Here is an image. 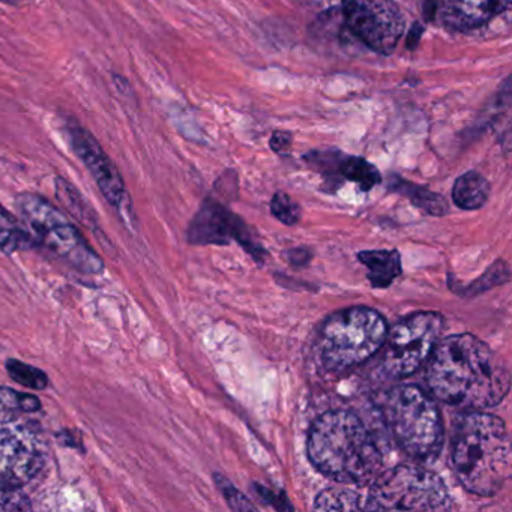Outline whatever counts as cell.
I'll return each mask as SVG.
<instances>
[{"instance_id":"25","label":"cell","mask_w":512,"mask_h":512,"mask_svg":"<svg viewBox=\"0 0 512 512\" xmlns=\"http://www.w3.org/2000/svg\"><path fill=\"white\" fill-rule=\"evenodd\" d=\"M290 146H292V136L284 131H275L271 137V148L274 149L277 154H286L289 152Z\"/></svg>"},{"instance_id":"18","label":"cell","mask_w":512,"mask_h":512,"mask_svg":"<svg viewBox=\"0 0 512 512\" xmlns=\"http://www.w3.org/2000/svg\"><path fill=\"white\" fill-rule=\"evenodd\" d=\"M314 508L320 511H356L364 509V500L356 491L329 488L317 496Z\"/></svg>"},{"instance_id":"10","label":"cell","mask_w":512,"mask_h":512,"mask_svg":"<svg viewBox=\"0 0 512 512\" xmlns=\"http://www.w3.org/2000/svg\"><path fill=\"white\" fill-rule=\"evenodd\" d=\"M344 19L374 52L391 55L403 37L404 19L392 0H343Z\"/></svg>"},{"instance_id":"15","label":"cell","mask_w":512,"mask_h":512,"mask_svg":"<svg viewBox=\"0 0 512 512\" xmlns=\"http://www.w3.org/2000/svg\"><path fill=\"white\" fill-rule=\"evenodd\" d=\"M490 196V184L484 176L476 172H467L455 181L452 188V200L464 211H476L487 203Z\"/></svg>"},{"instance_id":"5","label":"cell","mask_w":512,"mask_h":512,"mask_svg":"<svg viewBox=\"0 0 512 512\" xmlns=\"http://www.w3.org/2000/svg\"><path fill=\"white\" fill-rule=\"evenodd\" d=\"M382 415L397 445L412 458L430 461L443 445V422L430 395L415 385L392 388L383 398Z\"/></svg>"},{"instance_id":"6","label":"cell","mask_w":512,"mask_h":512,"mask_svg":"<svg viewBox=\"0 0 512 512\" xmlns=\"http://www.w3.org/2000/svg\"><path fill=\"white\" fill-rule=\"evenodd\" d=\"M451 508L445 482L421 466L400 464L377 476L364 500L367 511H443Z\"/></svg>"},{"instance_id":"9","label":"cell","mask_w":512,"mask_h":512,"mask_svg":"<svg viewBox=\"0 0 512 512\" xmlns=\"http://www.w3.org/2000/svg\"><path fill=\"white\" fill-rule=\"evenodd\" d=\"M442 331L443 317L431 311L412 314L398 322L383 343L380 374L389 379L412 376L427 364Z\"/></svg>"},{"instance_id":"23","label":"cell","mask_w":512,"mask_h":512,"mask_svg":"<svg viewBox=\"0 0 512 512\" xmlns=\"http://www.w3.org/2000/svg\"><path fill=\"white\" fill-rule=\"evenodd\" d=\"M215 479H217L218 487L223 491L227 503H229L233 511H257L256 506H254L229 479L221 475H215Z\"/></svg>"},{"instance_id":"20","label":"cell","mask_w":512,"mask_h":512,"mask_svg":"<svg viewBox=\"0 0 512 512\" xmlns=\"http://www.w3.org/2000/svg\"><path fill=\"white\" fill-rule=\"evenodd\" d=\"M403 193L412 200L413 205L418 206L422 211L430 215H443L448 212V203L445 202L439 194L431 193L421 187H413V185L404 182Z\"/></svg>"},{"instance_id":"22","label":"cell","mask_w":512,"mask_h":512,"mask_svg":"<svg viewBox=\"0 0 512 512\" xmlns=\"http://www.w3.org/2000/svg\"><path fill=\"white\" fill-rule=\"evenodd\" d=\"M271 211L277 220L286 226H293L301 218V209L298 203L293 202L292 197L286 193H277L271 202Z\"/></svg>"},{"instance_id":"13","label":"cell","mask_w":512,"mask_h":512,"mask_svg":"<svg viewBox=\"0 0 512 512\" xmlns=\"http://www.w3.org/2000/svg\"><path fill=\"white\" fill-rule=\"evenodd\" d=\"M509 0H437L440 17L454 29H475L499 16Z\"/></svg>"},{"instance_id":"17","label":"cell","mask_w":512,"mask_h":512,"mask_svg":"<svg viewBox=\"0 0 512 512\" xmlns=\"http://www.w3.org/2000/svg\"><path fill=\"white\" fill-rule=\"evenodd\" d=\"M32 239L19 221L0 206V250L16 251L31 247Z\"/></svg>"},{"instance_id":"2","label":"cell","mask_w":512,"mask_h":512,"mask_svg":"<svg viewBox=\"0 0 512 512\" xmlns=\"http://www.w3.org/2000/svg\"><path fill=\"white\" fill-rule=\"evenodd\" d=\"M307 451L317 470L341 484L367 482L383 464L379 437L349 410L317 418L308 434Z\"/></svg>"},{"instance_id":"12","label":"cell","mask_w":512,"mask_h":512,"mask_svg":"<svg viewBox=\"0 0 512 512\" xmlns=\"http://www.w3.org/2000/svg\"><path fill=\"white\" fill-rule=\"evenodd\" d=\"M188 241L197 245H227L238 241L257 260H262L265 253L260 245L254 244L244 221L214 200H206L197 212L188 230Z\"/></svg>"},{"instance_id":"19","label":"cell","mask_w":512,"mask_h":512,"mask_svg":"<svg viewBox=\"0 0 512 512\" xmlns=\"http://www.w3.org/2000/svg\"><path fill=\"white\" fill-rule=\"evenodd\" d=\"M7 371L17 383L26 386V388L35 389V391L46 389L49 385V379H47V374L43 370L25 364V362L17 361V359H10L7 362Z\"/></svg>"},{"instance_id":"4","label":"cell","mask_w":512,"mask_h":512,"mask_svg":"<svg viewBox=\"0 0 512 512\" xmlns=\"http://www.w3.org/2000/svg\"><path fill=\"white\" fill-rule=\"evenodd\" d=\"M388 325L373 308L353 307L332 314L320 329L316 355L328 371L364 364L382 349Z\"/></svg>"},{"instance_id":"7","label":"cell","mask_w":512,"mask_h":512,"mask_svg":"<svg viewBox=\"0 0 512 512\" xmlns=\"http://www.w3.org/2000/svg\"><path fill=\"white\" fill-rule=\"evenodd\" d=\"M16 203L29 229L44 247L85 274L98 275L104 271L101 257L49 200L38 194L23 193L17 196Z\"/></svg>"},{"instance_id":"11","label":"cell","mask_w":512,"mask_h":512,"mask_svg":"<svg viewBox=\"0 0 512 512\" xmlns=\"http://www.w3.org/2000/svg\"><path fill=\"white\" fill-rule=\"evenodd\" d=\"M64 128L71 149L82 160L89 173L94 176L95 182H97L98 188L106 197L107 202L116 211L127 215L130 200H128L124 179H122L118 167L104 152L103 146L95 139L94 134L88 128L80 125L76 119L65 122Z\"/></svg>"},{"instance_id":"14","label":"cell","mask_w":512,"mask_h":512,"mask_svg":"<svg viewBox=\"0 0 512 512\" xmlns=\"http://www.w3.org/2000/svg\"><path fill=\"white\" fill-rule=\"evenodd\" d=\"M358 257L359 262L367 266V277L374 289H386L403 272L400 253L397 250L361 251Z\"/></svg>"},{"instance_id":"24","label":"cell","mask_w":512,"mask_h":512,"mask_svg":"<svg viewBox=\"0 0 512 512\" xmlns=\"http://www.w3.org/2000/svg\"><path fill=\"white\" fill-rule=\"evenodd\" d=\"M26 509H31V503L20 488L0 484V512L26 511Z\"/></svg>"},{"instance_id":"3","label":"cell","mask_w":512,"mask_h":512,"mask_svg":"<svg viewBox=\"0 0 512 512\" xmlns=\"http://www.w3.org/2000/svg\"><path fill=\"white\" fill-rule=\"evenodd\" d=\"M451 461L464 488L494 496L511 475V442L505 422L490 413L472 412L455 424Z\"/></svg>"},{"instance_id":"21","label":"cell","mask_w":512,"mask_h":512,"mask_svg":"<svg viewBox=\"0 0 512 512\" xmlns=\"http://www.w3.org/2000/svg\"><path fill=\"white\" fill-rule=\"evenodd\" d=\"M0 404L4 406V409L22 413H35L41 409V401L35 395L23 394V392L14 391L7 386L0 388Z\"/></svg>"},{"instance_id":"26","label":"cell","mask_w":512,"mask_h":512,"mask_svg":"<svg viewBox=\"0 0 512 512\" xmlns=\"http://www.w3.org/2000/svg\"><path fill=\"white\" fill-rule=\"evenodd\" d=\"M25 0H0V4L11 5V7H17V5L23 4Z\"/></svg>"},{"instance_id":"1","label":"cell","mask_w":512,"mask_h":512,"mask_svg":"<svg viewBox=\"0 0 512 512\" xmlns=\"http://www.w3.org/2000/svg\"><path fill=\"white\" fill-rule=\"evenodd\" d=\"M427 362L428 389L449 406L487 409L499 404L511 386L505 362L470 334L439 341Z\"/></svg>"},{"instance_id":"8","label":"cell","mask_w":512,"mask_h":512,"mask_svg":"<svg viewBox=\"0 0 512 512\" xmlns=\"http://www.w3.org/2000/svg\"><path fill=\"white\" fill-rule=\"evenodd\" d=\"M47 440L40 424L16 410H0V484L22 490L46 466Z\"/></svg>"},{"instance_id":"16","label":"cell","mask_w":512,"mask_h":512,"mask_svg":"<svg viewBox=\"0 0 512 512\" xmlns=\"http://www.w3.org/2000/svg\"><path fill=\"white\" fill-rule=\"evenodd\" d=\"M338 170L344 178L355 182L364 191L373 190L380 182V173L373 164L361 157H343Z\"/></svg>"}]
</instances>
